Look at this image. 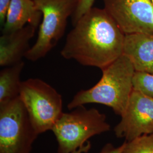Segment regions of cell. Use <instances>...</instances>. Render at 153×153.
I'll return each mask as SVG.
<instances>
[{"mask_svg":"<svg viewBox=\"0 0 153 153\" xmlns=\"http://www.w3.org/2000/svg\"><path fill=\"white\" fill-rule=\"evenodd\" d=\"M62 57L103 69L123 55L126 34L103 9L92 7L73 26Z\"/></svg>","mask_w":153,"mask_h":153,"instance_id":"1","label":"cell"},{"mask_svg":"<svg viewBox=\"0 0 153 153\" xmlns=\"http://www.w3.org/2000/svg\"><path fill=\"white\" fill-rule=\"evenodd\" d=\"M102 76L95 86L82 90L68 105L69 110L90 103L103 104L121 116L133 90V79L135 69L124 55L102 70Z\"/></svg>","mask_w":153,"mask_h":153,"instance_id":"2","label":"cell"},{"mask_svg":"<svg viewBox=\"0 0 153 153\" xmlns=\"http://www.w3.org/2000/svg\"><path fill=\"white\" fill-rule=\"evenodd\" d=\"M110 128L104 114L81 105L71 112H63L52 131L58 143V153H71L91 137L108 131Z\"/></svg>","mask_w":153,"mask_h":153,"instance_id":"3","label":"cell"},{"mask_svg":"<svg viewBox=\"0 0 153 153\" xmlns=\"http://www.w3.org/2000/svg\"><path fill=\"white\" fill-rule=\"evenodd\" d=\"M79 0H33L41 11L43 20L39 25L35 43L25 57L36 61L45 57L64 35L68 18L73 15Z\"/></svg>","mask_w":153,"mask_h":153,"instance_id":"4","label":"cell"},{"mask_svg":"<svg viewBox=\"0 0 153 153\" xmlns=\"http://www.w3.org/2000/svg\"><path fill=\"white\" fill-rule=\"evenodd\" d=\"M19 98L39 134L52 131L63 114L61 95L38 78L22 81Z\"/></svg>","mask_w":153,"mask_h":153,"instance_id":"5","label":"cell"},{"mask_svg":"<svg viewBox=\"0 0 153 153\" xmlns=\"http://www.w3.org/2000/svg\"><path fill=\"white\" fill-rule=\"evenodd\" d=\"M39 135L19 97L0 105V153H31Z\"/></svg>","mask_w":153,"mask_h":153,"instance_id":"6","label":"cell"},{"mask_svg":"<svg viewBox=\"0 0 153 153\" xmlns=\"http://www.w3.org/2000/svg\"><path fill=\"white\" fill-rule=\"evenodd\" d=\"M104 10L126 35L153 34L151 0H103Z\"/></svg>","mask_w":153,"mask_h":153,"instance_id":"7","label":"cell"},{"mask_svg":"<svg viewBox=\"0 0 153 153\" xmlns=\"http://www.w3.org/2000/svg\"><path fill=\"white\" fill-rule=\"evenodd\" d=\"M115 136L129 141L153 133V98L133 90L121 120L114 128Z\"/></svg>","mask_w":153,"mask_h":153,"instance_id":"8","label":"cell"},{"mask_svg":"<svg viewBox=\"0 0 153 153\" xmlns=\"http://www.w3.org/2000/svg\"><path fill=\"white\" fill-rule=\"evenodd\" d=\"M36 27L27 25L13 33H2L0 37V65L6 67L16 64L25 57L30 40L36 31Z\"/></svg>","mask_w":153,"mask_h":153,"instance_id":"9","label":"cell"},{"mask_svg":"<svg viewBox=\"0 0 153 153\" xmlns=\"http://www.w3.org/2000/svg\"><path fill=\"white\" fill-rule=\"evenodd\" d=\"M123 55L131 61L136 71L153 74V34L126 35Z\"/></svg>","mask_w":153,"mask_h":153,"instance_id":"10","label":"cell"},{"mask_svg":"<svg viewBox=\"0 0 153 153\" xmlns=\"http://www.w3.org/2000/svg\"><path fill=\"white\" fill-rule=\"evenodd\" d=\"M42 13L36 8L33 0H11L2 33H13L30 25L38 27Z\"/></svg>","mask_w":153,"mask_h":153,"instance_id":"11","label":"cell"},{"mask_svg":"<svg viewBox=\"0 0 153 153\" xmlns=\"http://www.w3.org/2000/svg\"><path fill=\"white\" fill-rule=\"evenodd\" d=\"M24 65L21 61L0 71V105L19 97L22 84L20 76Z\"/></svg>","mask_w":153,"mask_h":153,"instance_id":"12","label":"cell"},{"mask_svg":"<svg viewBox=\"0 0 153 153\" xmlns=\"http://www.w3.org/2000/svg\"><path fill=\"white\" fill-rule=\"evenodd\" d=\"M121 153H153V133L126 141Z\"/></svg>","mask_w":153,"mask_h":153,"instance_id":"13","label":"cell"},{"mask_svg":"<svg viewBox=\"0 0 153 153\" xmlns=\"http://www.w3.org/2000/svg\"><path fill=\"white\" fill-rule=\"evenodd\" d=\"M133 90L153 98V74L135 71L133 79Z\"/></svg>","mask_w":153,"mask_h":153,"instance_id":"14","label":"cell"},{"mask_svg":"<svg viewBox=\"0 0 153 153\" xmlns=\"http://www.w3.org/2000/svg\"><path fill=\"white\" fill-rule=\"evenodd\" d=\"M95 0H79L76 10L72 16V23L74 26L85 14L92 7Z\"/></svg>","mask_w":153,"mask_h":153,"instance_id":"15","label":"cell"},{"mask_svg":"<svg viewBox=\"0 0 153 153\" xmlns=\"http://www.w3.org/2000/svg\"><path fill=\"white\" fill-rule=\"evenodd\" d=\"M11 0H0V22L4 26Z\"/></svg>","mask_w":153,"mask_h":153,"instance_id":"16","label":"cell"},{"mask_svg":"<svg viewBox=\"0 0 153 153\" xmlns=\"http://www.w3.org/2000/svg\"><path fill=\"white\" fill-rule=\"evenodd\" d=\"M125 146V142L121 146L116 148L112 143H106L99 153H121Z\"/></svg>","mask_w":153,"mask_h":153,"instance_id":"17","label":"cell"},{"mask_svg":"<svg viewBox=\"0 0 153 153\" xmlns=\"http://www.w3.org/2000/svg\"><path fill=\"white\" fill-rule=\"evenodd\" d=\"M91 147V143L88 141L85 145H83L81 147H80L79 149H78L77 150L71 153H87L90 150Z\"/></svg>","mask_w":153,"mask_h":153,"instance_id":"18","label":"cell"},{"mask_svg":"<svg viewBox=\"0 0 153 153\" xmlns=\"http://www.w3.org/2000/svg\"><path fill=\"white\" fill-rule=\"evenodd\" d=\"M151 1H152V4H153V0H151Z\"/></svg>","mask_w":153,"mask_h":153,"instance_id":"19","label":"cell"}]
</instances>
